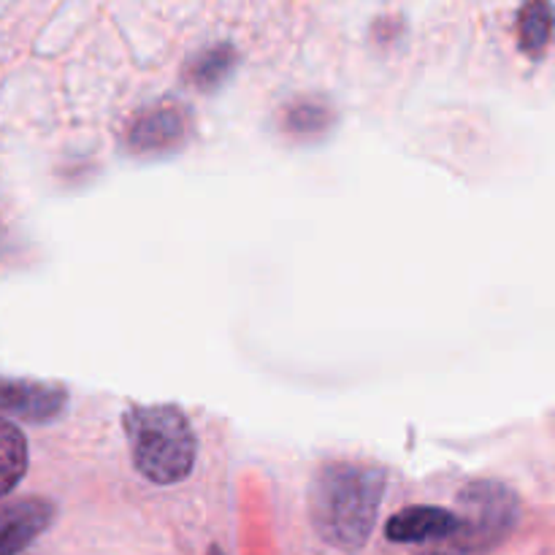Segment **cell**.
<instances>
[{"instance_id": "6da1fadb", "label": "cell", "mask_w": 555, "mask_h": 555, "mask_svg": "<svg viewBox=\"0 0 555 555\" xmlns=\"http://www.w3.org/2000/svg\"><path fill=\"white\" fill-rule=\"evenodd\" d=\"M385 475L358 461L325 464L309 486V518L325 545L356 553L372 537L383 504Z\"/></svg>"}, {"instance_id": "7a4b0ae2", "label": "cell", "mask_w": 555, "mask_h": 555, "mask_svg": "<svg viewBox=\"0 0 555 555\" xmlns=\"http://www.w3.org/2000/svg\"><path fill=\"white\" fill-rule=\"evenodd\" d=\"M133 466L155 486H177L195 466L198 439L179 406L133 404L122 415Z\"/></svg>"}, {"instance_id": "3957f363", "label": "cell", "mask_w": 555, "mask_h": 555, "mask_svg": "<svg viewBox=\"0 0 555 555\" xmlns=\"http://www.w3.org/2000/svg\"><path fill=\"white\" fill-rule=\"evenodd\" d=\"M455 515L461 518V529L450 542L466 555L486 553L513 534L520 518V502L502 482L480 480L459 493Z\"/></svg>"}, {"instance_id": "277c9868", "label": "cell", "mask_w": 555, "mask_h": 555, "mask_svg": "<svg viewBox=\"0 0 555 555\" xmlns=\"http://www.w3.org/2000/svg\"><path fill=\"white\" fill-rule=\"evenodd\" d=\"M193 117L179 101H163L135 114L125 128V144L133 155L155 157L177 152L188 144Z\"/></svg>"}, {"instance_id": "5b68a950", "label": "cell", "mask_w": 555, "mask_h": 555, "mask_svg": "<svg viewBox=\"0 0 555 555\" xmlns=\"http://www.w3.org/2000/svg\"><path fill=\"white\" fill-rule=\"evenodd\" d=\"M68 404L65 388L38 379L0 377V412L25 423H52Z\"/></svg>"}, {"instance_id": "8992f818", "label": "cell", "mask_w": 555, "mask_h": 555, "mask_svg": "<svg viewBox=\"0 0 555 555\" xmlns=\"http://www.w3.org/2000/svg\"><path fill=\"white\" fill-rule=\"evenodd\" d=\"M54 504L41 496L0 499V555H20L52 526Z\"/></svg>"}, {"instance_id": "52a82bcc", "label": "cell", "mask_w": 555, "mask_h": 555, "mask_svg": "<svg viewBox=\"0 0 555 555\" xmlns=\"http://www.w3.org/2000/svg\"><path fill=\"white\" fill-rule=\"evenodd\" d=\"M461 529V518L453 509L442 507H410L396 513L385 526V537L399 545H421V542L453 540Z\"/></svg>"}, {"instance_id": "ba28073f", "label": "cell", "mask_w": 555, "mask_h": 555, "mask_svg": "<svg viewBox=\"0 0 555 555\" xmlns=\"http://www.w3.org/2000/svg\"><path fill=\"white\" fill-rule=\"evenodd\" d=\"M555 30V9L551 0H526L518 14L520 49L531 57L542 54Z\"/></svg>"}, {"instance_id": "9c48e42d", "label": "cell", "mask_w": 555, "mask_h": 555, "mask_svg": "<svg viewBox=\"0 0 555 555\" xmlns=\"http://www.w3.org/2000/svg\"><path fill=\"white\" fill-rule=\"evenodd\" d=\"M27 472V439L11 421L0 417V499L9 496Z\"/></svg>"}, {"instance_id": "30bf717a", "label": "cell", "mask_w": 555, "mask_h": 555, "mask_svg": "<svg viewBox=\"0 0 555 555\" xmlns=\"http://www.w3.org/2000/svg\"><path fill=\"white\" fill-rule=\"evenodd\" d=\"M233 65H236V52H233V47H228V43L209 47L204 49L198 57L190 60L188 79L195 90L211 92L231 76Z\"/></svg>"}, {"instance_id": "8fae6325", "label": "cell", "mask_w": 555, "mask_h": 555, "mask_svg": "<svg viewBox=\"0 0 555 555\" xmlns=\"http://www.w3.org/2000/svg\"><path fill=\"white\" fill-rule=\"evenodd\" d=\"M331 122H334V114L323 101H298L285 114V130L301 135V139L320 135L331 128Z\"/></svg>"}, {"instance_id": "7c38bea8", "label": "cell", "mask_w": 555, "mask_h": 555, "mask_svg": "<svg viewBox=\"0 0 555 555\" xmlns=\"http://www.w3.org/2000/svg\"><path fill=\"white\" fill-rule=\"evenodd\" d=\"M421 555H466L461 547H455L453 542H450L448 547H439V551H428V553H421Z\"/></svg>"}, {"instance_id": "4fadbf2b", "label": "cell", "mask_w": 555, "mask_h": 555, "mask_svg": "<svg viewBox=\"0 0 555 555\" xmlns=\"http://www.w3.org/2000/svg\"><path fill=\"white\" fill-rule=\"evenodd\" d=\"M209 555H225V553H222V551H220V547H211V551H209Z\"/></svg>"}]
</instances>
